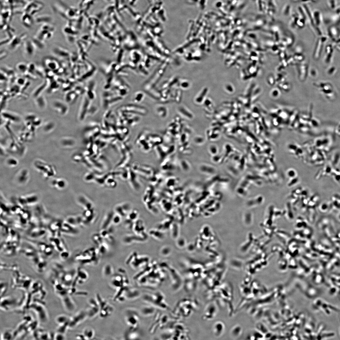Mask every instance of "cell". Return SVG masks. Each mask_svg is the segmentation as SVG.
<instances>
[{"label":"cell","mask_w":340,"mask_h":340,"mask_svg":"<svg viewBox=\"0 0 340 340\" xmlns=\"http://www.w3.org/2000/svg\"><path fill=\"white\" fill-rule=\"evenodd\" d=\"M99 255L97 248H90L78 254L76 259L83 265H95L98 262Z\"/></svg>","instance_id":"1"},{"label":"cell","mask_w":340,"mask_h":340,"mask_svg":"<svg viewBox=\"0 0 340 340\" xmlns=\"http://www.w3.org/2000/svg\"><path fill=\"white\" fill-rule=\"evenodd\" d=\"M143 300L155 307L164 310L168 308L164 294L160 292L146 293L143 296Z\"/></svg>","instance_id":"2"},{"label":"cell","mask_w":340,"mask_h":340,"mask_svg":"<svg viewBox=\"0 0 340 340\" xmlns=\"http://www.w3.org/2000/svg\"><path fill=\"white\" fill-rule=\"evenodd\" d=\"M126 275L125 271L120 269L118 270L117 273L112 276L111 285L117 291L121 288L129 287V280Z\"/></svg>","instance_id":"3"},{"label":"cell","mask_w":340,"mask_h":340,"mask_svg":"<svg viewBox=\"0 0 340 340\" xmlns=\"http://www.w3.org/2000/svg\"><path fill=\"white\" fill-rule=\"evenodd\" d=\"M96 298L98 302L99 311V315L101 318H107L112 314L113 311V307L106 301L101 297L100 295L97 294Z\"/></svg>","instance_id":"4"},{"label":"cell","mask_w":340,"mask_h":340,"mask_svg":"<svg viewBox=\"0 0 340 340\" xmlns=\"http://www.w3.org/2000/svg\"><path fill=\"white\" fill-rule=\"evenodd\" d=\"M125 317L126 322L130 329H137L140 323V317L137 311L133 309L127 310L125 312Z\"/></svg>","instance_id":"5"},{"label":"cell","mask_w":340,"mask_h":340,"mask_svg":"<svg viewBox=\"0 0 340 340\" xmlns=\"http://www.w3.org/2000/svg\"><path fill=\"white\" fill-rule=\"evenodd\" d=\"M218 312V308L216 303L214 302H210L204 311L203 318L205 320H210L215 318Z\"/></svg>","instance_id":"6"},{"label":"cell","mask_w":340,"mask_h":340,"mask_svg":"<svg viewBox=\"0 0 340 340\" xmlns=\"http://www.w3.org/2000/svg\"><path fill=\"white\" fill-rule=\"evenodd\" d=\"M316 302V305L317 309L326 314L329 315L331 313L332 311H339L338 308L320 298L317 300Z\"/></svg>","instance_id":"7"},{"label":"cell","mask_w":340,"mask_h":340,"mask_svg":"<svg viewBox=\"0 0 340 340\" xmlns=\"http://www.w3.org/2000/svg\"><path fill=\"white\" fill-rule=\"evenodd\" d=\"M88 317L86 311H81L70 318L69 328H73L81 324Z\"/></svg>","instance_id":"8"},{"label":"cell","mask_w":340,"mask_h":340,"mask_svg":"<svg viewBox=\"0 0 340 340\" xmlns=\"http://www.w3.org/2000/svg\"><path fill=\"white\" fill-rule=\"evenodd\" d=\"M89 276L87 272L85 269L81 268H78L77 270L76 276L72 286H75L77 283H84L88 280Z\"/></svg>","instance_id":"9"},{"label":"cell","mask_w":340,"mask_h":340,"mask_svg":"<svg viewBox=\"0 0 340 340\" xmlns=\"http://www.w3.org/2000/svg\"><path fill=\"white\" fill-rule=\"evenodd\" d=\"M225 328V325L223 321H216L212 326L213 333L215 337L220 338L224 334Z\"/></svg>","instance_id":"10"},{"label":"cell","mask_w":340,"mask_h":340,"mask_svg":"<svg viewBox=\"0 0 340 340\" xmlns=\"http://www.w3.org/2000/svg\"><path fill=\"white\" fill-rule=\"evenodd\" d=\"M24 51L27 56L33 57L35 52L36 47L32 40L26 41L24 44Z\"/></svg>","instance_id":"11"},{"label":"cell","mask_w":340,"mask_h":340,"mask_svg":"<svg viewBox=\"0 0 340 340\" xmlns=\"http://www.w3.org/2000/svg\"><path fill=\"white\" fill-rule=\"evenodd\" d=\"M62 302L66 310L69 311H73L75 309V305L71 298L67 294L61 296Z\"/></svg>","instance_id":"12"},{"label":"cell","mask_w":340,"mask_h":340,"mask_svg":"<svg viewBox=\"0 0 340 340\" xmlns=\"http://www.w3.org/2000/svg\"><path fill=\"white\" fill-rule=\"evenodd\" d=\"M243 333V329L241 326L237 324L233 326L231 329L230 336L234 339H237L241 336Z\"/></svg>","instance_id":"13"},{"label":"cell","mask_w":340,"mask_h":340,"mask_svg":"<svg viewBox=\"0 0 340 340\" xmlns=\"http://www.w3.org/2000/svg\"><path fill=\"white\" fill-rule=\"evenodd\" d=\"M114 214L113 213L111 212L109 213L104 218L101 226V229H107L110 227L112 223L113 218Z\"/></svg>","instance_id":"14"},{"label":"cell","mask_w":340,"mask_h":340,"mask_svg":"<svg viewBox=\"0 0 340 340\" xmlns=\"http://www.w3.org/2000/svg\"><path fill=\"white\" fill-rule=\"evenodd\" d=\"M63 231L64 233L72 235H76L78 233L79 231L76 227L71 225L66 222L63 224Z\"/></svg>","instance_id":"15"},{"label":"cell","mask_w":340,"mask_h":340,"mask_svg":"<svg viewBox=\"0 0 340 340\" xmlns=\"http://www.w3.org/2000/svg\"><path fill=\"white\" fill-rule=\"evenodd\" d=\"M23 39V37H20V36L13 37L9 44V49L11 50L15 49L19 46Z\"/></svg>","instance_id":"16"},{"label":"cell","mask_w":340,"mask_h":340,"mask_svg":"<svg viewBox=\"0 0 340 340\" xmlns=\"http://www.w3.org/2000/svg\"><path fill=\"white\" fill-rule=\"evenodd\" d=\"M114 269L113 266L110 264H107L103 267L102 274L104 277L108 278L114 274Z\"/></svg>","instance_id":"17"},{"label":"cell","mask_w":340,"mask_h":340,"mask_svg":"<svg viewBox=\"0 0 340 340\" xmlns=\"http://www.w3.org/2000/svg\"><path fill=\"white\" fill-rule=\"evenodd\" d=\"M70 320V318L67 316L65 315H60L56 317L55 321L59 326H61L67 324H69Z\"/></svg>","instance_id":"18"},{"label":"cell","mask_w":340,"mask_h":340,"mask_svg":"<svg viewBox=\"0 0 340 340\" xmlns=\"http://www.w3.org/2000/svg\"><path fill=\"white\" fill-rule=\"evenodd\" d=\"M108 243L105 241L99 245L98 246V250L100 255H104L106 254L109 250V246Z\"/></svg>","instance_id":"19"},{"label":"cell","mask_w":340,"mask_h":340,"mask_svg":"<svg viewBox=\"0 0 340 340\" xmlns=\"http://www.w3.org/2000/svg\"><path fill=\"white\" fill-rule=\"evenodd\" d=\"M82 334L85 340H90L94 338V332L93 329L88 327L84 329Z\"/></svg>","instance_id":"20"},{"label":"cell","mask_w":340,"mask_h":340,"mask_svg":"<svg viewBox=\"0 0 340 340\" xmlns=\"http://www.w3.org/2000/svg\"><path fill=\"white\" fill-rule=\"evenodd\" d=\"M137 329H130L129 331L126 333L125 338L129 339H137L139 337V334L136 331Z\"/></svg>","instance_id":"21"},{"label":"cell","mask_w":340,"mask_h":340,"mask_svg":"<svg viewBox=\"0 0 340 340\" xmlns=\"http://www.w3.org/2000/svg\"><path fill=\"white\" fill-rule=\"evenodd\" d=\"M92 240L93 242L97 246L106 241L99 233L94 234L92 237Z\"/></svg>","instance_id":"22"},{"label":"cell","mask_w":340,"mask_h":340,"mask_svg":"<svg viewBox=\"0 0 340 340\" xmlns=\"http://www.w3.org/2000/svg\"><path fill=\"white\" fill-rule=\"evenodd\" d=\"M16 69L21 73L25 74L28 72V65L24 62L19 63L17 64Z\"/></svg>","instance_id":"23"},{"label":"cell","mask_w":340,"mask_h":340,"mask_svg":"<svg viewBox=\"0 0 340 340\" xmlns=\"http://www.w3.org/2000/svg\"><path fill=\"white\" fill-rule=\"evenodd\" d=\"M154 307H151V306H145L143 307L142 309L141 310V312L142 314L145 316L151 315V314L149 312H153L155 311L154 310Z\"/></svg>","instance_id":"24"},{"label":"cell","mask_w":340,"mask_h":340,"mask_svg":"<svg viewBox=\"0 0 340 340\" xmlns=\"http://www.w3.org/2000/svg\"><path fill=\"white\" fill-rule=\"evenodd\" d=\"M47 61L46 64L49 69L51 70H56L58 67V65L57 62L54 60H48Z\"/></svg>","instance_id":"25"},{"label":"cell","mask_w":340,"mask_h":340,"mask_svg":"<svg viewBox=\"0 0 340 340\" xmlns=\"http://www.w3.org/2000/svg\"><path fill=\"white\" fill-rule=\"evenodd\" d=\"M32 40L36 48L38 47L39 49H42L44 47V45L43 41L36 37L34 38Z\"/></svg>","instance_id":"26"},{"label":"cell","mask_w":340,"mask_h":340,"mask_svg":"<svg viewBox=\"0 0 340 340\" xmlns=\"http://www.w3.org/2000/svg\"><path fill=\"white\" fill-rule=\"evenodd\" d=\"M314 20L315 21L316 23L319 25L321 24V13L318 11H316L314 12Z\"/></svg>","instance_id":"27"},{"label":"cell","mask_w":340,"mask_h":340,"mask_svg":"<svg viewBox=\"0 0 340 340\" xmlns=\"http://www.w3.org/2000/svg\"><path fill=\"white\" fill-rule=\"evenodd\" d=\"M122 217L120 215L117 213L115 214L113 218L112 223L115 225H119L121 221Z\"/></svg>","instance_id":"28"},{"label":"cell","mask_w":340,"mask_h":340,"mask_svg":"<svg viewBox=\"0 0 340 340\" xmlns=\"http://www.w3.org/2000/svg\"><path fill=\"white\" fill-rule=\"evenodd\" d=\"M328 3L329 7L332 9H334L336 7V3L335 0H329Z\"/></svg>","instance_id":"29"},{"label":"cell","mask_w":340,"mask_h":340,"mask_svg":"<svg viewBox=\"0 0 340 340\" xmlns=\"http://www.w3.org/2000/svg\"><path fill=\"white\" fill-rule=\"evenodd\" d=\"M55 338L57 340H63L65 339L64 334L57 332L55 335Z\"/></svg>","instance_id":"30"},{"label":"cell","mask_w":340,"mask_h":340,"mask_svg":"<svg viewBox=\"0 0 340 340\" xmlns=\"http://www.w3.org/2000/svg\"><path fill=\"white\" fill-rule=\"evenodd\" d=\"M26 79L25 78H18L17 80V83L20 85H23L26 83Z\"/></svg>","instance_id":"31"},{"label":"cell","mask_w":340,"mask_h":340,"mask_svg":"<svg viewBox=\"0 0 340 340\" xmlns=\"http://www.w3.org/2000/svg\"><path fill=\"white\" fill-rule=\"evenodd\" d=\"M76 338L78 339L85 340L83 334H79L76 336Z\"/></svg>","instance_id":"32"},{"label":"cell","mask_w":340,"mask_h":340,"mask_svg":"<svg viewBox=\"0 0 340 340\" xmlns=\"http://www.w3.org/2000/svg\"><path fill=\"white\" fill-rule=\"evenodd\" d=\"M2 53H2V56H1V60L2 59H3L4 58L6 57V56L7 55V54L6 53V52H4V51H2Z\"/></svg>","instance_id":"33"},{"label":"cell","mask_w":340,"mask_h":340,"mask_svg":"<svg viewBox=\"0 0 340 340\" xmlns=\"http://www.w3.org/2000/svg\"><path fill=\"white\" fill-rule=\"evenodd\" d=\"M337 1H340V0H337Z\"/></svg>","instance_id":"34"}]
</instances>
